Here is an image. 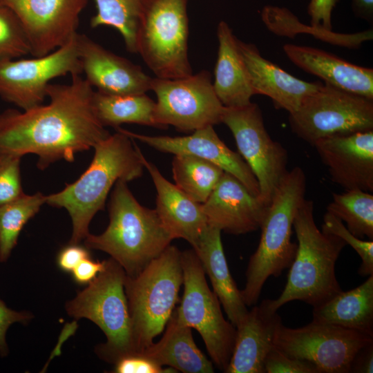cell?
Masks as SVG:
<instances>
[{"label":"cell","mask_w":373,"mask_h":373,"mask_svg":"<svg viewBox=\"0 0 373 373\" xmlns=\"http://www.w3.org/2000/svg\"><path fill=\"white\" fill-rule=\"evenodd\" d=\"M202 207L208 225L240 235L260 229L268 207L239 180L224 172Z\"/></svg>","instance_id":"19"},{"label":"cell","mask_w":373,"mask_h":373,"mask_svg":"<svg viewBox=\"0 0 373 373\" xmlns=\"http://www.w3.org/2000/svg\"><path fill=\"white\" fill-rule=\"evenodd\" d=\"M93 105L104 126L116 128L124 123H133L158 128L155 119V102L146 93L117 95L95 91Z\"/></svg>","instance_id":"28"},{"label":"cell","mask_w":373,"mask_h":373,"mask_svg":"<svg viewBox=\"0 0 373 373\" xmlns=\"http://www.w3.org/2000/svg\"><path fill=\"white\" fill-rule=\"evenodd\" d=\"M151 90L157 97L155 119L158 128L171 125L182 132H193L221 123L224 106L207 70L175 79L152 78Z\"/></svg>","instance_id":"12"},{"label":"cell","mask_w":373,"mask_h":373,"mask_svg":"<svg viewBox=\"0 0 373 373\" xmlns=\"http://www.w3.org/2000/svg\"><path fill=\"white\" fill-rule=\"evenodd\" d=\"M373 342V336L355 330L312 321L298 328L280 326L274 346L312 363L319 373H350L356 353Z\"/></svg>","instance_id":"13"},{"label":"cell","mask_w":373,"mask_h":373,"mask_svg":"<svg viewBox=\"0 0 373 373\" xmlns=\"http://www.w3.org/2000/svg\"><path fill=\"white\" fill-rule=\"evenodd\" d=\"M157 191V214L172 239L182 238L195 248L208 226L202 204L168 181L155 165L142 155Z\"/></svg>","instance_id":"21"},{"label":"cell","mask_w":373,"mask_h":373,"mask_svg":"<svg viewBox=\"0 0 373 373\" xmlns=\"http://www.w3.org/2000/svg\"><path fill=\"white\" fill-rule=\"evenodd\" d=\"M221 231L208 225L195 248L213 292L217 295L229 321L236 327L247 313L240 290L233 280L224 253Z\"/></svg>","instance_id":"25"},{"label":"cell","mask_w":373,"mask_h":373,"mask_svg":"<svg viewBox=\"0 0 373 373\" xmlns=\"http://www.w3.org/2000/svg\"><path fill=\"white\" fill-rule=\"evenodd\" d=\"M21 157L0 154V207L24 193L21 182Z\"/></svg>","instance_id":"35"},{"label":"cell","mask_w":373,"mask_h":373,"mask_svg":"<svg viewBox=\"0 0 373 373\" xmlns=\"http://www.w3.org/2000/svg\"><path fill=\"white\" fill-rule=\"evenodd\" d=\"M19 19L30 55L42 57L61 47L78 32L88 0H0Z\"/></svg>","instance_id":"15"},{"label":"cell","mask_w":373,"mask_h":373,"mask_svg":"<svg viewBox=\"0 0 373 373\" xmlns=\"http://www.w3.org/2000/svg\"><path fill=\"white\" fill-rule=\"evenodd\" d=\"M140 354L162 367L169 366L177 372L213 373L215 371L212 361L196 345L191 328L181 323L174 311L161 339Z\"/></svg>","instance_id":"26"},{"label":"cell","mask_w":373,"mask_h":373,"mask_svg":"<svg viewBox=\"0 0 373 373\" xmlns=\"http://www.w3.org/2000/svg\"><path fill=\"white\" fill-rule=\"evenodd\" d=\"M338 0H310L308 15L312 26L332 30V12Z\"/></svg>","instance_id":"39"},{"label":"cell","mask_w":373,"mask_h":373,"mask_svg":"<svg viewBox=\"0 0 373 373\" xmlns=\"http://www.w3.org/2000/svg\"><path fill=\"white\" fill-rule=\"evenodd\" d=\"M321 231L339 237L346 245L355 250L361 259V264L358 269L361 276L373 275V240L357 238L347 229L339 218L327 211L323 216Z\"/></svg>","instance_id":"34"},{"label":"cell","mask_w":373,"mask_h":373,"mask_svg":"<svg viewBox=\"0 0 373 373\" xmlns=\"http://www.w3.org/2000/svg\"><path fill=\"white\" fill-rule=\"evenodd\" d=\"M133 140H139L163 153L189 154L208 160L239 180L254 195L259 186L249 166L241 155L231 150L220 139L213 126H207L183 137L151 136L115 128Z\"/></svg>","instance_id":"16"},{"label":"cell","mask_w":373,"mask_h":373,"mask_svg":"<svg viewBox=\"0 0 373 373\" xmlns=\"http://www.w3.org/2000/svg\"><path fill=\"white\" fill-rule=\"evenodd\" d=\"M305 172L296 166L279 184L260 227V239L249 258L245 285L240 290L247 307L256 305L270 276L278 277L291 266L297 249V243L291 240L293 222L298 208L305 199Z\"/></svg>","instance_id":"5"},{"label":"cell","mask_w":373,"mask_h":373,"mask_svg":"<svg viewBox=\"0 0 373 373\" xmlns=\"http://www.w3.org/2000/svg\"><path fill=\"white\" fill-rule=\"evenodd\" d=\"M283 50L303 70L338 88L373 99V70L347 62L324 50L287 44Z\"/></svg>","instance_id":"23"},{"label":"cell","mask_w":373,"mask_h":373,"mask_svg":"<svg viewBox=\"0 0 373 373\" xmlns=\"http://www.w3.org/2000/svg\"><path fill=\"white\" fill-rule=\"evenodd\" d=\"M188 0H142L137 53L156 77L192 74L188 57Z\"/></svg>","instance_id":"8"},{"label":"cell","mask_w":373,"mask_h":373,"mask_svg":"<svg viewBox=\"0 0 373 373\" xmlns=\"http://www.w3.org/2000/svg\"><path fill=\"white\" fill-rule=\"evenodd\" d=\"M327 211L339 218L355 236L373 240V195L361 189L333 193Z\"/></svg>","instance_id":"30"},{"label":"cell","mask_w":373,"mask_h":373,"mask_svg":"<svg viewBox=\"0 0 373 373\" xmlns=\"http://www.w3.org/2000/svg\"><path fill=\"white\" fill-rule=\"evenodd\" d=\"M283 325L278 311L264 299L236 325L234 346L225 373H265L266 357L274 347L277 332Z\"/></svg>","instance_id":"20"},{"label":"cell","mask_w":373,"mask_h":373,"mask_svg":"<svg viewBox=\"0 0 373 373\" xmlns=\"http://www.w3.org/2000/svg\"><path fill=\"white\" fill-rule=\"evenodd\" d=\"M265 373H319L311 363L290 356L274 346L265 362Z\"/></svg>","instance_id":"36"},{"label":"cell","mask_w":373,"mask_h":373,"mask_svg":"<svg viewBox=\"0 0 373 373\" xmlns=\"http://www.w3.org/2000/svg\"><path fill=\"white\" fill-rule=\"evenodd\" d=\"M291 131L311 145L334 135L373 130V99L322 84L289 114Z\"/></svg>","instance_id":"10"},{"label":"cell","mask_w":373,"mask_h":373,"mask_svg":"<svg viewBox=\"0 0 373 373\" xmlns=\"http://www.w3.org/2000/svg\"><path fill=\"white\" fill-rule=\"evenodd\" d=\"M172 172L175 184L200 204L207 200L224 173L208 160L184 153L175 155Z\"/></svg>","instance_id":"29"},{"label":"cell","mask_w":373,"mask_h":373,"mask_svg":"<svg viewBox=\"0 0 373 373\" xmlns=\"http://www.w3.org/2000/svg\"><path fill=\"white\" fill-rule=\"evenodd\" d=\"M221 123L231 131L238 153L249 166L259 186L258 198L269 207L279 184L288 173V154L269 135L258 104L224 107Z\"/></svg>","instance_id":"11"},{"label":"cell","mask_w":373,"mask_h":373,"mask_svg":"<svg viewBox=\"0 0 373 373\" xmlns=\"http://www.w3.org/2000/svg\"><path fill=\"white\" fill-rule=\"evenodd\" d=\"M95 90L81 74L69 84H50V102L23 112L0 113V154L38 155L44 170L60 160L72 162L111 134L97 118L93 105Z\"/></svg>","instance_id":"1"},{"label":"cell","mask_w":373,"mask_h":373,"mask_svg":"<svg viewBox=\"0 0 373 373\" xmlns=\"http://www.w3.org/2000/svg\"><path fill=\"white\" fill-rule=\"evenodd\" d=\"M313 146L333 182L373 192V130L323 138Z\"/></svg>","instance_id":"17"},{"label":"cell","mask_w":373,"mask_h":373,"mask_svg":"<svg viewBox=\"0 0 373 373\" xmlns=\"http://www.w3.org/2000/svg\"><path fill=\"white\" fill-rule=\"evenodd\" d=\"M297 249L285 288L276 299H268L275 311L293 300L313 307L343 291L335 273L338 256L347 245L339 237L323 232L315 222L314 203L305 199L293 222Z\"/></svg>","instance_id":"4"},{"label":"cell","mask_w":373,"mask_h":373,"mask_svg":"<svg viewBox=\"0 0 373 373\" xmlns=\"http://www.w3.org/2000/svg\"><path fill=\"white\" fill-rule=\"evenodd\" d=\"M78 52L85 79L98 92L108 95L146 93L152 78L127 59L89 38L77 34Z\"/></svg>","instance_id":"18"},{"label":"cell","mask_w":373,"mask_h":373,"mask_svg":"<svg viewBox=\"0 0 373 373\" xmlns=\"http://www.w3.org/2000/svg\"><path fill=\"white\" fill-rule=\"evenodd\" d=\"M88 169L61 191L46 195V203L64 208L73 223L70 244H79L89 233L94 216L104 207L107 195L118 180L140 178L144 169L142 151L133 140L117 130L97 143Z\"/></svg>","instance_id":"2"},{"label":"cell","mask_w":373,"mask_h":373,"mask_svg":"<svg viewBox=\"0 0 373 373\" xmlns=\"http://www.w3.org/2000/svg\"><path fill=\"white\" fill-rule=\"evenodd\" d=\"M217 36L218 50L213 83L214 91L224 107L248 105L255 94L238 39L223 21L218 26Z\"/></svg>","instance_id":"24"},{"label":"cell","mask_w":373,"mask_h":373,"mask_svg":"<svg viewBox=\"0 0 373 373\" xmlns=\"http://www.w3.org/2000/svg\"><path fill=\"white\" fill-rule=\"evenodd\" d=\"M90 257L87 247L79 244H70L64 247L57 256L58 267L64 272H72L74 268L84 259Z\"/></svg>","instance_id":"40"},{"label":"cell","mask_w":373,"mask_h":373,"mask_svg":"<svg viewBox=\"0 0 373 373\" xmlns=\"http://www.w3.org/2000/svg\"><path fill=\"white\" fill-rule=\"evenodd\" d=\"M105 261H96L90 257L82 260L72 271L73 280L79 285H88L103 270Z\"/></svg>","instance_id":"41"},{"label":"cell","mask_w":373,"mask_h":373,"mask_svg":"<svg viewBox=\"0 0 373 373\" xmlns=\"http://www.w3.org/2000/svg\"><path fill=\"white\" fill-rule=\"evenodd\" d=\"M30 54L29 41L16 15L0 2V60Z\"/></svg>","instance_id":"33"},{"label":"cell","mask_w":373,"mask_h":373,"mask_svg":"<svg viewBox=\"0 0 373 373\" xmlns=\"http://www.w3.org/2000/svg\"><path fill=\"white\" fill-rule=\"evenodd\" d=\"M373 372V342L362 347L354 355L350 373Z\"/></svg>","instance_id":"42"},{"label":"cell","mask_w":373,"mask_h":373,"mask_svg":"<svg viewBox=\"0 0 373 373\" xmlns=\"http://www.w3.org/2000/svg\"><path fill=\"white\" fill-rule=\"evenodd\" d=\"M33 316L26 311H16L9 308L6 303L0 299V356H6L9 353L8 345L6 342V333L11 325L15 323L26 324Z\"/></svg>","instance_id":"38"},{"label":"cell","mask_w":373,"mask_h":373,"mask_svg":"<svg viewBox=\"0 0 373 373\" xmlns=\"http://www.w3.org/2000/svg\"><path fill=\"white\" fill-rule=\"evenodd\" d=\"M354 14L369 22L373 18V0H352Z\"/></svg>","instance_id":"43"},{"label":"cell","mask_w":373,"mask_h":373,"mask_svg":"<svg viewBox=\"0 0 373 373\" xmlns=\"http://www.w3.org/2000/svg\"><path fill=\"white\" fill-rule=\"evenodd\" d=\"M180 257L184 291L174 313L181 323L200 333L211 361L224 372L234 346L236 327L224 318L220 300L209 288L195 251H181Z\"/></svg>","instance_id":"9"},{"label":"cell","mask_w":373,"mask_h":373,"mask_svg":"<svg viewBox=\"0 0 373 373\" xmlns=\"http://www.w3.org/2000/svg\"><path fill=\"white\" fill-rule=\"evenodd\" d=\"M77 34L44 56L0 60V97L23 111L28 110L43 104L51 80L82 74Z\"/></svg>","instance_id":"14"},{"label":"cell","mask_w":373,"mask_h":373,"mask_svg":"<svg viewBox=\"0 0 373 373\" xmlns=\"http://www.w3.org/2000/svg\"><path fill=\"white\" fill-rule=\"evenodd\" d=\"M96 13L90 26H106L116 29L123 38L126 49L137 53V31L142 0H94Z\"/></svg>","instance_id":"32"},{"label":"cell","mask_w":373,"mask_h":373,"mask_svg":"<svg viewBox=\"0 0 373 373\" xmlns=\"http://www.w3.org/2000/svg\"><path fill=\"white\" fill-rule=\"evenodd\" d=\"M104 261L103 270L65 307L70 316L87 318L101 329L106 341L98 345L95 352L101 359L115 364L138 352L124 290L126 274L112 258Z\"/></svg>","instance_id":"7"},{"label":"cell","mask_w":373,"mask_h":373,"mask_svg":"<svg viewBox=\"0 0 373 373\" xmlns=\"http://www.w3.org/2000/svg\"><path fill=\"white\" fill-rule=\"evenodd\" d=\"M254 94L271 99L276 107L296 112L303 100L322 84L298 79L264 58L256 46L238 39Z\"/></svg>","instance_id":"22"},{"label":"cell","mask_w":373,"mask_h":373,"mask_svg":"<svg viewBox=\"0 0 373 373\" xmlns=\"http://www.w3.org/2000/svg\"><path fill=\"white\" fill-rule=\"evenodd\" d=\"M312 314L314 321L373 336V275L359 286L313 307Z\"/></svg>","instance_id":"27"},{"label":"cell","mask_w":373,"mask_h":373,"mask_svg":"<svg viewBox=\"0 0 373 373\" xmlns=\"http://www.w3.org/2000/svg\"><path fill=\"white\" fill-rule=\"evenodd\" d=\"M108 213L106 230L99 235L88 233L84 246L109 254L128 276L137 274L173 240L155 209L141 205L126 182L115 184Z\"/></svg>","instance_id":"3"},{"label":"cell","mask_w":373,"mask_h":373,"mask_svg":"<svg viewBox=\"0 0 373 373\" xmlns=\"http://www.w3.org/2000/svg\"><path fill=\"white\" fill-rule=\"evenodd\" d=\"M180 255L170 245L137 274L126 276L124 290L138 353L164 330L175 309L183 284Z\"/></svg>","instance_id":"6"},{"label":"cell","mask_w":373,"mask_h":373,"mask_svg":"<svg viewBox=\"0 0 373 373\" xmlns=\"http://www.w3.org/2000/svg\"><path fill=\"white\" fill-rule=\"evenodd\" d=\"M115 373H166L177 372L171 367L163 368L155 361L140 353L129 354L118 360L115 364Z\"/></svg>","instance_id":"37"},{"label":"cell","mask_w":373,"mask_h":373,"mask_svg":"<svg viewBox=\"0 0 373 373\" xmlns=\"http://www.w3.org/2000/svg\"><path fill=\"white\" fill-rule=\"evenodd\" d=\"M46 195L41 192L23 193L0 207V262L7 261L15 247L25 224L46 203Z\"/></svg>","instance_id":"31"}]
</instances>
